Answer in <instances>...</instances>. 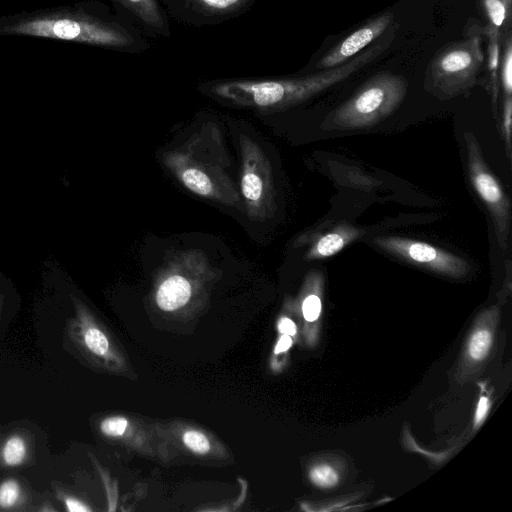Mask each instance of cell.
Masks as SVG:
<instances>
[{
    "label": "cell",
    "mask_w": 512,
    "mask_h": 512,
    "mask_svg": "<svg viewBox=\"0 0 512 512\" xmlns=\"http://www.w3.org/2000/svg\"><path fill=\"white\" fill-rule=\"evenodd\" d=\"M0 36L39 37L103 47H125L132 42L125 30L76 7L2 16Z\"/></svg>",
    "instance_id": "3957f363"
},
{
    "label": "cell",
    "mask_w": 512,
    "mask_h": 512,
    "mask_svg": "<svg viewBox=\"0 0 512 512\" xmlns=\"http://www.w3.org/2000/svg\"><path fill=\"white\" fill-rule=\"evenodd\" d=\"M484 62L481 39L471 36L439 50L430 61L425 87L441 99L470 91Z\"/></svg>",
    "instance_id": "5b68a950"
},
{
    "label": "cell",
    "mask_w": 512,
    "mask_h": 512,
    "mask_svg": "<svg viewBox=\"0 0 512 512\" xmlns=\"http://www.w3.org/2000/svg\"><path fill=\"white\" fill-rule=\"evenodd\" d=\"M198 7L213 13H225L239 8L245 0H192Z\"/></svg>",
    "instance_id": "ffe728a7"
},
{
    "label": "cell",
    "mask_w": 512,
    "mask_h": 512,
    "mask_svg": "<svg viewBox=\"0 0 512 512\" xmlns=\"http://www.w3.org/2000/svg\"><path fill=\"white\" fill-rule=\"evenodd\" d=\"M185 445L192 451L204 454L210 449L208 439L198 431H187L183 436Z\"/></svg>",
    "instance_id": "7402d4cb"
},
{
    "label": "cell",
    "mask_w": 512,
    "mask_h": 512,
    "mask_svg": "<svg viewBox=\"0 0 512 512\" xmlns=\"http://www.w3.org/2000/svg\"><path fill=\"white\" fill-rule=\"evenodd\" d=\"M148 25L164 28V20L156 0H115Z\"/></svg>",
    "instance_id": "2e32d148"
},
{
    "label": "cell",
    "mask_w": 512,
    "mask_h": 512,
    "mask_svg": "<svg viewBox=\"0 0 512 512\" xmlns=\"http://www.w3.org/2000/svg\"><path fill=\"white\" fill-rule=\"evenodd\" d=\"M491 343L492 336L488 330L482 329L476 331L472 335L468 345V353L470 357L474 360L484 358L490 349Z\"/></svg>",
    "instance_id": "ac0fdd59"
},
{
    "label": "cell",
    "mask_w": 512,
    "mask_h": 512,
    "mask_svg": "<svg viewBox=\"0 0 512 512\" xmlns=\"http://www.w3.org/2000/svg\"><path fill=\"white\" fill-rule=\"evenodd\" d=\"M482 7L488 20L486 28L502 34L511 23L512 0H482Z\"/></svg>",
    "instance_id": "5bb4252c"
},
{
    "label": "cell",
    "mask_w": 512,
    "mask_h": 512,
    "mask_svg": "<svg viewBox=\"0 0 512 512\" xmlns=\"http://www.w3.org/2000/svg\"><path fill=\"white\" fill-rule=\"evenodd\" d=\"M292 344L291 337L289 335L283 334V336L279 339L276 347H275V353L279 354L281 352L286 351Z\"/></svg>",
    "instance_id": "83f0119b"
},
{
    "label": "cell",
    "mask_w": 512,
    "mask_h": 512,
    "mask_svg": "<svg viewBox=\"0 0 512 512\" xmlns=\"http://www.w3.org/2000/svg\"><path fill=\"white\" fill-rule=\"evenodd\" d=\"M155 299L164 311L184 307L200 282L214 275V269L206 254L197 249L173 253L164 263Z\"/></svg>",
    "instance_id": "52a82bcc"
},
{
    "label": "cell",
    "mask_w": 512,
    "mask_h": 512,
    "mask_svg": "<svg viewBox=\"0 0 512 512\" xmlns=\"http://www.w3.org/2000/svg\"><path fill=\"white\" fill-rule=\"evenodd\" d=\"M373 241L383 251L438 274L457 278L470 269L462 257L423 241L399 236H378Z\"/></svg>",
    "instance_id": "9c48e42d"
},
{
    "label": "cell",
    "mask_w": 512,
    "mask_h": 512,
    "mask_svg": "<svg viewBox=\"0 0 512 512\" xmlns=\"http://www.w3.org/2000/svg\"><path fill=\"white\" fill-rule=\"evenodd\" d=\"M5 300H6V294L4 292L0 291V316H1L4 304H5Z\"/></svg>",
    "instance_id": "f1b7e54d"
},
{
    "label": "cell",
    "mask_w": 512,
    "mask_h": 512,
    "mask_svg": "<svg viewBox=\"0 0 512 512\" xmlns=\"http://www.w3.org/2000/svg\"><path fill=\"white\" fill-rule=\"evenodd\" d=\"M393 21L394 14L391 11H385L370 19L327 51L317 62L316 68L330 69L350 60L378 39Z\"/></svg>",
    "instance_id": "30bf717a"
},
{
    "label": "cell",
    "mask_w": 512,
    "mask_h": 512,
    "mask_svg": "<svg viewBox=\"0 0 512 512\" xmlns=\"http://www.w3.org/2000/svg\"><path fill=\"white\" fill-rule=\"evenodd\" d=\"M408 91L405 77L382 72L372 76L344 103L323 120L325 131H348L372 127L389 117Z\"/></svg>",
    "instance_id": "277c9868"
},
{
    "label": "cell",
    "mask_w": 512,
    "mask_h": 512,
    "mask_svg": "<svg viewBox=\"0 0 512 512\" xmlns=\"http://www.w3.org/2000/svg\"><path fill=\"white\" fill-rule=\"evenodd\" d=\"M35 461V437L31 431L16 428L0 435V470L30 465Z\"/></svg>",
    "instance_id": "8fae6325"
},
{
    "label": "cell",
    "mask_w": 512,
    "mask_h": 512,
    "mask_svg": "<svg viewBox=\"0 0 512 512\" xmlns=\"http://www.w3.org/2000/svg\"><path fill=\"white\" fill-rule=\"evenodd\" d=\"M321 300L315 293L308 294L302 302V313L304 318L309 321H315L321 313Z\"/></svg>",
    "instance_id": "d4e9b609"
},
{
    "label": "cell",
    "mask_w": 512,
    "mask_h": 512,
    "mask_svg": "<svg viewBox=\"0 0 512 512\" xmlns=\"http://www.w3.org/2000/svg\"><path fill=\"white\" fill-rule=\"evenodd\" d=\"M278 330L285 335L292 336L296 333V325L289 318H282L278 323Z\"/></svg>",
    "instance_id": "484cf974"
},
{
    "label": "cell",
    "mask_w": 512,
    "mask_h": 512,
    "mask_svg": "<svg viewBox=\"0 0 512 512\" xmlns=\"http://www.w3.org/2000/svg\"><path fill=\"white\" fill-rule=\"evenodd\" d=\"M464 139L469 180L490 213L499 247L506 251L511 223L510 198L487 166L476 137L468 132Z\"/></svg>",
    "instance_id": "ba28073f"
},
{
    "label": "cell",
    "mask_w": 512,
    "mask_h": 512,
    "mask_svg": "<svg viewBox=\"0 0 512 512\" xmlns=\"http://www.w3.org/2000/svg\"><path fill=\"white\" fill-rule=\"evenodd\" d=\"M512 96H504L502 129L507 155L511 156Z\"/></svg>",
    "instance_id": "44dd1931"
},
{
    "label": "cell",
    "mask_w": 512,
    "mask_h": 512,
    "mask_svg": "<svg viewBox=\"0 0 512 512\" xmlns=\"http://www.w3.org/2000/svg\"><path fill=\"white\" fill-rule=\"evenodd\" d=\"M499 74L504 96H512V39L510 32L504 40Z\"/></svg>",
    "instance_id": "e0dca14e"
},
{
    "label": "cell",
    "mask_w": 512,
    "mask_h": 512,
    "mask_svg": "<svg viewBox=\"0 0 512 512\" xmlns=\"http://www.w3.org/2000/svg\"><path fill=\"white\" fill-rule=\"evenodd\" d=\"M126 428L127 420L119 416L108 417L104 419L100 424L102 433L111 437L123 435Z\"/></svg>",
    "instance_id": "603a6c76"
},
{
    "label": "cell",
    "mask_w": 512,
    "mask_h": 512,
    "mask_svg": "<svg viewBox=\"0 0 512 512\" xmlns=\"http://www.w3.org/2000/svg\"><path fill=\"white\" fill-rule=\"evenodd\" d=\"M28 495L21 482L16 478H6L0 483V509L26 510Z\"/></svg>",
    "instance_id": "4fadbf2b"
},
{
    "label": "cell",
    "mask_w": 512,
    "mask_h": 512,
    "mask_svg": "<svg viewBox=\"0 0 512 512\" xmlns=\"http://www.w3.org/2000/svg\"><path fill=\"white\" fill-rule=\"evenodd\" d=\"M166 169L192 194L245 212L221 131L206 123L184 142L163 152Z\"/></svg>",
    "instance_id": "6da1fadb"
},
{
    "label": "cell",
    "mask_w": 512,
    "mask_h": 512,
    "mask_svg": "<svg viewBox=\"0 0 512 512\" xmlns=\"http://www.w3.org/2000/svg\"><path fill=\"white\" fill-rule=\"evenodd\" d=\"M391 39L381 41L345 63L320 72L298 77L268 80H232L211 88L216 97L240 107L273 112L284 110L318 95L371 63L389 46Z\"/></svg>",
    "instance_id": "7a4b0ae2"
},
{
    "label": "cell",
    "mask_w": 512,
    "mask_h": 512,
    "mask_svg": "<svg viewBox=\"0 0 512 512\" xmlns=\"http://www.w3.org/2000/svg\"><path fill=\"white\" fill-rule=\"evenodd\" d=\"M485 33L488 37V72L491 82V91L493 102L497 105L498 100V81L500 68V39L501 33L493 29L486 28Z\"/></svg>",
    "instance_id": "9a60e30c"
},
{
    "label": "cell",
    "mask_w": 512,
    "mask_h": 512,
    "mask_svg": "<svg viewBox=\"0 0 512 512\" xmlns=\"http://www.w3.org/2000/svg\"><path fill=\"white\" fill-rule=\"evenodd\" d=\"M239 191L245 214L252 221L271 219L277 208L271 163L262 147L242 133L239 138Z\"/></svg>",
    "instance_id": "8992f818"
},
{
    "label": "cell",
    "mask_w": 512,
    "mask_h": 512,
    "mask_svg": "<svg viewBox=\"0 0 512 512\" xmlns=\"http://www.w3.org/2000/svg\"><path fill=\"white\" fill-rule=\"evenodd\" d=\"M56 492L57 498L63 503L66 510L69 512H87L91 511V508L88 507L84 502L80 499L74 497L68 492L64 491L62 488H54Z\"/></svg>",
    "instance_id": "cb8c5ba5"
},
{
    "label": "cell",
    "mask_w": 512,
    "mask_h": 512,
    "mask_svg": "<svg viewBox=\"0 0 512 512\" xmlns=\"http://www.w3.org/2000/svg\"><path fill=\"white\" fill-rule=\"evenodd\" d=\"M488 411V400L486 397H482L478 403L476 414H475V423L479 424L484 417L486 416Z\"/></svg>",
    "instance_id": "4316f807"
},
{
    "label": "cell",
    "mask_w": 512,
    "mask_h": 512,
    "mask_svg": "<svg viewBox=\"0 0 512 512\" xmlns=\"http://www.w3.org/2000/svg\"><path fill=\"white\" fill-rule=\"evenodd\" d=\"M311 481L319 487H332L338 482L337 472L328 465H318L310 472Z\"/></svg>",
    "instance_id": "d6986e66"
},
{
    "label": "cell",
    "mask_w": 512,
    "mask_h": 512,
    "mask_svg": "<svg viewBox=\"0 0 512 512\" xmlns=\"http://www.w3.org/2000/svg\"><path fill=\"white\" fill-rule=\"evenodd\" d=\"M364 233L346 222L339 223L326 233L319 235L306 251V261L323 260L334 256Z\"/></svg>",
    "instance_id": "7c38bea8"
}]
</instances>
